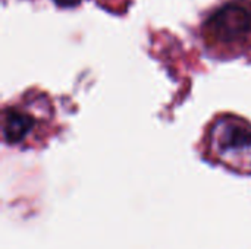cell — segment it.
Returning a JSON list of instances; mask_svg holds the SVG:
<instances>
[{
    "label": "cell",
    "instance_id": "obj_1",
    "mask_svg": "<svg viewBox=\"0 0 251 249\" xmlns=\"http://www.w3.org/2000/svg\"><path fill=\"white\" fill-rule=\"evenodd\" d=\"M201 41L215 59H251V0H229L203 22Z\"/></svg>",
    "mask_w": 251,
    "mask_h": 249
},
{
    "label": "cell",
    "instance_id": "obj_2",
    "mask_svg": "<svg viewBox=\"0 0 251 249\" xmlns=\"http://www.w3.org/2000/svg\"><path fill=\"white\" fill-rule=\"evenodd\" d=\"M204 154L237 173L251 175V123L234 114H219L203 138Z\"/></svg>",
    "mask_w": 251,
    "mask_h": 249
},
{
    "label": "cell",
    "instance_id": "obj_3",
    "mask_svg": "<svg viewBox=\"0 0 251 249\" xmlns=\"http://www.w3.org/2000/svg\"><path fill=\"white\" fill-rule=\"evenodd\" d=\"M46 119V113L35 114L28 104L6 107L3 112V135L7 144H21L28 141L40 123Z\"/></svg>",
    "mask_w": 251,
    "mask_h": 249
},
{
    "label": "cell",
    "instance_id": "obj_4",
    "mask_svg": "<svg viewBox=\"0 0 251 249\" xmlns=\"http://www.w3.org/2000/svg\"><path fill=\"white\" fill-rule=\"evenodd\" d=\"M59 6H63V7H69V6H75L78 4L81 0H54Z\"/></svg>",
    "mask_w": 251,
    "mask_h": 249
}]
</instances>
